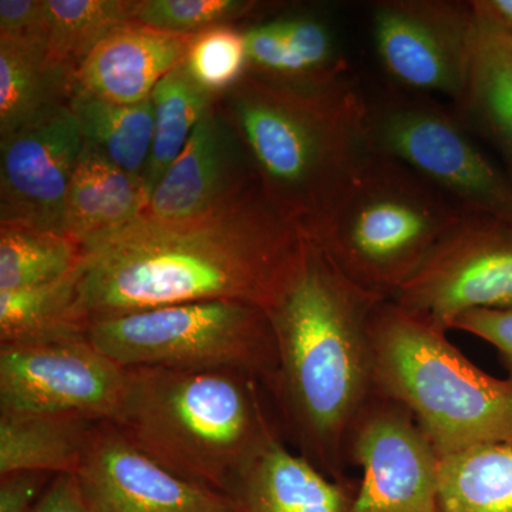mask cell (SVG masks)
<instances>
[{
  "mask_svg": "<svg viewBox=\"0 0 512 512\" xmlns=\"http://www.w3.org/2000/svg\"><path fill=\"white\" fill-rule=\"evenodd\" d=\"M94 424L74 414L0 412V476L76 474Z\"/></svg>",
  "mask_w": 512,
  "mask_h": 512,
  "instance_id": "21",
  "label": "cell"
},
{
  "mask_svg": "<svg viewBox=\"0 0 512 512\" xmlns=\"http://www.w3.org/2000/svg\"><path fill=\"white\" fill-rule=\"evenodd\" d=\"M303 234L259 183L224 207L185 221L141 215L84 245L74 313L92 319L207 301L271 306L301 251Z\"/></svg>",
  "mask_w": 512,
  "mask_h": 512,
  "instance_id": "1",
  "label": "cell"
},
{
  "mask_svg": "<svg viewBox=\"0 0 512 512\" xmlns=\"http://www.w3.org/2000/svg\"><path fill=\"white\" fill-rule=\"evenodd\" d=\"M248 72L291 84L342 79L343 60L332 30L313 16H285L244 32Z\"/></svg>",
  "mask_w": 512,
  "mask_h": 512,
  "instance_id": "18",
  "label": "cell"
},
{
  "mask_svg": "<svg viewBox=\"0 0 512 512\" xmlns=\"http://www.w3.org/2000/svg\"><path fill=\"white\" fill-rule=\"evenodd\" d=\"M77 272L49 284L0 292V345L84 329L74 313Z\"/></svg>",
  "mask_w": 512,
  "mask_h": 512,
  "instance_id": "28",
  "label": "cell"
},
{
  "mask_svg": "<svg viewBox=\"0 0 512 512\" xmlns=\"http://www.w3.org/2000/svg\"><path fill=\"white\" fill-rule=\"evenodd\" d=\"M244 512H346L338 481L275 437L245 471L234 494Z\"/></svg>",
  "mask_w": 512,
  "mask_h": 512,
  "instance_id": "19",
  "label": "cell"
},
{
  "mask_svg": "<svg viewBox=\"0 0 512 512\" xmlns=\"http://www.w3.org/2000/svg\"><path fill=\"white\" fill-rule=\"evenodd\" d=\"M386 298L355 284L316 239L301 251L266 312L274 330V393L302 456L330 478L353 423L375 394L373 316Z\"/></svg>",
  "mask_w": 512,
  "mask_h": 512,
  "instance_id": "2",
  "label": "cell"
},
{
  "mask_svg": "<svg viewBox=\"0 0 512 512\" xmlns=\"http://www.w3.org/2000/svg\"><path fill=\"white\" fill-rule=\"evenodd\" d=\"M147 205L143 178L121 170L84 141L67 191L64 234L84 247L138 220Z\"/></svg>",
  "mask_w": 512,
  "mask_h": 512,
  "instance_id": "17",
  "label": "cell"
},
{
  "mask_svg": "<svg viewBox=\"0 0 512 512\" xmlns=\"http://www.w3.org/2000/svg\"><path fill=\"white\" fill-rule=\"evenodd\" d=\"M74 476L87 512H244L231 495L175 476L109 421L94 424Z\"/></svg>",
  "mask_w": 512,
  "mask_h": 512,
  "instance_id": "13",
  "label": "cell"
},
{
  "mask_svg": "<svg viewBox=\"0 0 512 512\" xmlns=\"http://www.w3.org/2000/svg\"><path fill=\"white\" fill-rule=\"evenodd\" d=\"M192 36L150 28L136 20L109 33L73 77V94L120 104L151 99L161 79L184 63Z\"/></svg>",
  "mask_w": 512,
  "mask_h": 512,
  "instance_id": "16",
  "label": "cell"
},
{
  "mask_svg": "<svg viewBox=\"0 0 512 512\" xmlns=\"http://www.w3.org/2000/svg\"><path fill=\"white\" fill-rule=\"evenodd\" d=\"M372 333L375 394L409 410L440 457L512 437V379L488 375L444 330L389 299Z\"/></svg>",
  "mask_w": 512,
  "mask_h": 512,
  "instance_id": "5",
  "label": "cell"
},
{
  "mask_svg": "<svg viewBox=\"0 0 512 512\" xmlns=\"http://www.w3.org/2000/svg\"><path fill=\"white\" fill-rule=\"evenodd\" d=\"M116 426L175 476L234 497L275 437L259 380L235 370L131 367Z\"/></svg>",
  "mask_w": 512,
  "mask_h": 512,
  "instance_id": "4",
  "label": "cell"
},
{
  "mask_svg": "<svg viewBox=\"0 0 512 512\" xmlns=\"http://www.w3.org/2000/svg\"><path fill=\"white\" fill-rule=\"evenodd\" d=\"M434 328L464 313L512 306V228L466 212L389 299Z\"/></svg>",
  "mask_w": 512,
  "mask_h": 512,
  "instance_id": "10",
  "label": "cell"
},
{
  "mask_svg": "<svg viewBox=\"0 0 512 512\" xmlns=\"http://www.w3.org/2000/svg\"><path fill=\"white\" fill-rule=\"evenodd\" d=\"M86 143L121 170L143 178L154 136L153 100L120 104L74 93L69 103Z\"/></svg>",
  "mask_w": 512,
  "mask_h": 512,
  "instance_id": "24",
  "label": "cell"
},
{
  "mask_svg": "<svg viewBox=\"0 0 512 512\" xmlns=\"http://www.w3.org/2000/svg\"><path fill=\"white\" fill-rule=\"evenodd\" d=\"M476 30L471 2L383 0L373 8V43L384 72L414 94L461 99Z\"/></svg>",
  "mask_w": 512,
  "mask_h": 512,
  "instance_id": "11",
  "label": "cell"
},
{
  "mask_svg": "<svg viewBox=\"0 0 512 512\" xmlns=\"http://www.w3.org/2000/svg\"><path fill=\"white\" fill-rule=\"evenodd\" d=\"M473 5L512 33V0H476Z\"/></svg>",
  "mask_w": 512,
  "mask_h": 512,
  "instance_id": "35",
  "label": "cell"
},
{
  "mask_svg": "<svg viewBox=\"0 0 512 512\" xmlns=\"http://www.w3.org/2000/svg\"><path fill=\"white\" fill-rule=\"evenodd\" d=\"M84 147L69 104L0 138V224L64 234V208Z\"/></svg>",
  "mask_w": 512,
  "mask_h": 512,
  "instance_id": "14",
  "label": "cell"
},
{
  "mask_svg": "<svg viewBox=\"0 0 512 512\" xmlns=\"http://www.w3.org/2000/svg\"><path fill=\"white\" fill-rule=\"evenodd\" d=\"M33 512H87L74 474H59L46 488Z\"/></svg>",
  "mask_w": 512,
  "mask_h": 512,
  "instance_id": "34",
  "label": "cell"
},
{
  "mask_svg": "<svg viewBox=\"0 0 512 512\" xmlns=\"http://www.w3.org/2000/svg\"><path fill=\"white\" fill-rule=\"evenodd\" d=\"M128 383L130 370L94 348L84 329L0 345V412L117 423Z\"/></svg>",
  "mask_w": 512,
  "mask_h": 512,
  "instance_id": "9",
  "label": "cell"
},
{
  "mask_svg": "<svg viewBox=\"0 0 512 512\" xmlns=\"http://www.w3.org/2000/svg\"><path fill=\"white\" fill-rule=\"evenodd\" d=\"M256 5L249 0H138L134 20L164 32L195 36L232 25Z\"/></svg>",
  "mask_w": 512,
  "mask_h": 512,
  "instance_id": "30",
  "label": "cell"
},
{
  "mask_svg": "<svg viewBox=\"0 0 512 512\" xmlns=\"http://www.w3.org/2000/svg\"><path fill=\"white\" fill-rule=\"evenodd\" d=\"M450 330L470 333L493 345L510 369L512 379V306L464 313L451 323Z\"/></svg>",
  "mask_w": 512,
  "mask_h": 512,
  "instance_id": "32",
  "label": "cell"
},
{
  "mask_svg": "<svg viewBox=\"0 0 512 512\" xmlns=\"http://www.w3.org/2000/svg\"><path fill=\"white\" fill-rule=\"evenodd\" d=\"M82 244L60 232L0 224V292L49 284L73 274Z\"/></svg>",
  "mask_w": 512,
  "mask_h": 512,
  "instance_id": "27",
  "label": "cell"
},
{
  "mask_svg": "<svg viewBox=\"0 0 512 512\" xmlns=\"http://www.w3.org/2000/svg\"><path fill=\"white\" fill-rule=\"evenodd\" d=\"M362 470L346 512H440V456L409 410L373 394L350 430L346 457Z\"/></svg>",
  "mask_w": 512,
  "mask_h": 512,
  "instance_id": "12",
  "label": "cell"
},
{
  "mask_svg": "<svg viewBox=\"0 0 512 512\" xmlns=\"http://www.w3.org/2000/svg\"><path fill=\"white\" fill-rule=\"evenodd\" d=\"M0 39L46 50L49 16L45 0H2Z\"/></svg>",
  "mask_w": 512,
  "mask_h": 512,
  "instance_id": "31",
  "label": "cell"
},
{
  "mask_svg": "<svg viewBox=\"0 0 512 512\" xmlns=\"http://www.w3.org/2000/svg\"><path fill=\"white\" fill-rule=\"evenodd\" d=\"M367 130L377 153L406 164L463 210L512 228V177L439 104L404 94L367 101Z\"/></svg>",
  "mask_w": 512,
  "mask_h": 512,
  "instance_id": "8",
  "label": "cell"
},
{
  "mask_svg": "<svg viewBox=\"0 0 512 512\" xmlns=\"http://www.w3.org/2000/svg\"><path fill=\"white\" fill-rule=\"evenodd\" d=\"M272 208L306 237L373 150L367 100L345 79L291 84L248 72L218 99Z\"/></svg>",
  "mask_w": 512,
  "mask_h": 512,
  "instance_id": "3",
  "label": "cell"
},
{
  "mask_svg": "<svg viewBox=\"0 0 512 512\" xmlns=\"http://www.w3.org/2000/svg\"><path fill=\"white\" fill-rule=\"evenodd\" d=\"M49 16L46 60L74 77L101 40L134 20L138 0H45Z\"/></svg>",
  "mask_w": 512,
  "mask_h": 512,
  "instance_id": "26",
  "label": "cell"
},
{
  "mask_svg": "<svg viewBox=\"0 0 512 512\" xmlns=\"http://www.w3.org/2000/svg\"><path fill=\"white\" fill-rule=\"evenodd\" d=\"M466 212L406 164L372 150L311 238L355 284L390 299Z\"/></svg>",
  "mask_w": 512,
  "mask_h": 512,
  "instance_id": "6",
  "label": "cell"
},
{
  "mask_svg": "<svg viewBox=\"0 0 512 512\" xmlns=\"http://www.w3.org/2000/svg\"><path fill=\"white\" fill-rule=\"evenodd\" d=\"M151 100L154 136L143 175L148 201L171 165L183 153L205 110L217 99L194 82L183 63L161 79Z\"/></svg>",
  "mask_w": 512,
  "mask_h": 512,
  "instance_id": "25",
  "label": "cell"
},
{
  "mask_svg": "<svg viewBox=\"0 0 512 512\" xmlns=\"http://www.w3.org/2000/svg\"><path fill=\"white\" fill-rule=\"evenodd\" d=\"M256 184L245 148L217 99L157 185L143 217L194 220L237 200Z\"/></svg>",
  "mask_w": 512,
  "mask_h": 512,
  "instance_id": "15",
  "label": "cell"
},
{
  "mask_svg": "<svg viewBox=\"0 0 512 512\" xmlns=\"http://www.w3.org/2000/svg\"><path fill=\"white\" fill-rule=\"evenodd\" d=\"M473 8L476 42L466 90L457 103L497 147L512 174V35Z\"/></svg>",
  "mask_w": 512,
  "mask_h": 512,
  "instance_id": "20",
  "label": "cell"
},
{
  "mask_svg": "<svg viewBox=\"0 0 512 512\" xmlns=\"http://www.w3.org/2000/svg\"><path fill=\"white\" fill-rule=\"evenodd\" d=\"M52 474L39 471H15L0 476V512H33Z\"/></svg>",
  "mask_w": 512,
  "mask_h": 512,
  "instance_id": "33",
  "label": "cell"
},
{
  "mask_svg": "<svg viewBox=\"0 0 512 512\" xmlns=\"http://www.w3.org/2000/svg\"><path fill=\"white\" fill-rule=\"evenodd\" d=\"M510 33H511V32H510ZM511 35H512V33H511Z\"/></svg>",
  "mask_w": 512,
  "mask_h": 512,
  "instance_id": "36",
  "label": "cell"
},
{
  "mask_svg": "<svg viewBox=\"0 0 512 512\" xmlns=\"http://www.w3.org/2000/svg\"><path fill=\"white\" fill-rule=\"evenodd\" d=\"M184 66L201 89L220 99L248 73L244 32L227 25L192 36Z\"/></svg>",
  "mask_w": 512,
  "mask_h": 512,
  "instance_id": "29",
  "label": "cell"
},
{
  "mask_svg": "<svg viewBox=\"0 0 512 512\" xmlns=\"http://www.w3.org/2000/svg\"><path fill=\"white\" fill-rule=\"evenodd\" d=\"M84 333L127 369L235 370L269 390L278 372L271 319L251 303L192 302L121 313L89 320Z\"/></svg>",
  "mask_w": 512,
  "mask_h": 512,
  "instance_id": "7",
  "label": "cell"
},
{
  "mask_svg": "<svg viewBox=\"0 0 512 512\" xmlns=\"http://www.w3.org/2000/svg\"><path fill=\"white\" fill-rule=\"evenodd\" d=\"M440 512H512V437L440 457Z\"/></svg>",
  "mask_w": 512,
  "mask_h": 512,
  "instance_id": "23",
  "label": "cell"
},
{
  "mask_svg": "<svg viewBox=\"0 0 512 512\" xmlns=\"http://www.w3.org/2000/svg\"><path fill=\"white\" fill-rule=\"evenodd\" d=\"M72 96V77L47 64L46 50L0 39V138L67 106Z\"/></svg>",
  "mask_w": 512,
  "mask_h": 512,
  "instance_id": "22",
  "label": "cell"
}]
</instances>
